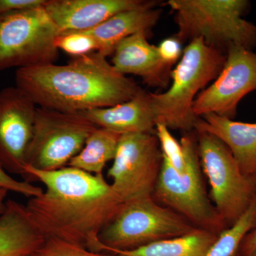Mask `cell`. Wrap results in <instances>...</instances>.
<instances>
[{
    "label": "cell",
    "mask_w": 256,
    "mask_h": 256,
    "mask_svg": "<svg viewBox=\"0 0 256 256\" xmlns=\"http://www.w3.org/2000/svg\"><path fill=\"white\" fill-rule=\"evenodd\" d=\"M24 180L40 182L46 188L25 205L45 238L96 252L99 234L122 203L104 175L68 166L54 171L26 166Z\"/></svg>",
    "instance_id": "obj_1"
},
{
    "label": "cell",
    "mask_w": 256,
    "mask_h": 256,
    "mask_svg": "<svg viewBox=\"0 0 256 256\" xmlns=\"http://www.w3.org/2000/svg\"><path fill=\"white\" fill-rule=\"evenodd\" d=\"M15 86L37 107L66 112L112 107L130 100L141 89L97 52L74 57L65 65L18 69Z\"/></svg>",
    "instance_id": "obj_2"
},
{
    "label": "cell",
    "mask_w": 256,
    "mask_h": 256,
    "mask_svg": "<svg viewBox=\"0 0 256 256\" xmlns=\"http://www.w3.org/2000/svg\"><path fill=\"white\" fill-rule=\"evenodd\" d=\"M226 53L194 38L183 50L180 62L170 73L171 86L163 94L151 92L156 124L190 132L198 118L193 105L200 90L222 72Z\"/></svg>",
    "instance_id": "obj_3"
},
{
    "label": "cell",
    "mask_w": 256,
    "mask_h": 256,
    "mask_svg": "<svg viewBox=\"0 0 256 256\" xmlns=\"http://www.w3.org/2000/svg\"><path fill=\"white\" fill-rule=\"evenodd\" d=\"M175 13L180 42L201 38L206 44L226 53L230 45L252 50L256 25L244 20L250 8L247 0H170Z\"/></svg>",
    "instance_id": "obj_4"
},
{
    "label": "cell",
    "mask_w": 256,
    "mask_h": 256,
    "mask_svg": "<svg viewBox=\"0 0 256 256\" xmlns=\"http://www.w3.org/2000/svg\"><path fill=\"white\" fill-rule=\"evenodd\" d=\"M196 228L182 216L156 202L152 195L140 196L122 202L99 234L96 252L132 250L180 236Z\"/></svg>",
    "instance_id": "obj_5"
},
{
    "label": "cell",
    "mask_w": 256,
    "mask_h": 256,
    "mask_svg": "<svg viewBox=\"0 0 256 256\" xmlns=\"http://www.w3.org/2000/svg\"><path fill=\"white\" fill-rule=\"evenodd\" d=\"M186 170L178 174L162 156L161 170L152 196L195 227L220 234L228 228L207 195L202 180L197 141L190 133L180 141Z\"/></svg>",
    "instance_id": "obj_6"
},
{
    "label": "cell",
    "mask_w": 256,
    "mask_h": 256,
    "mask_svg": "<svg viewBox=\"0 0 256 256\" xmlns=\"http://www.w3.org/2000/svg\"><path fill=\"white\" fill-rule=\"evenodd\" d=\"M60 34L44 6L0 15V72L54 64Z\"/></svg>",
    "instance_id": "obj_7"
},
{
    "label": "cell",
    "mask_w": 256,
    "mask_h": 256,
    "mask_svg": "<svg viewBox=\"0 0 256 256\" xmlns=\"http://www.w3.org/2000/svg\"><path fill=\"white\" fill-rule=\"evenodd\" d=\"M196 132L198 158L210 183V198L222 220L230 226L255 200V180L242 174L232 152L220 140L208 133Z\"/></svg>",
    "instance_id": "obj_8"
},
{
    "label": "cell",
    "mask_w": 256,
    "mask_h": 256,
    "mask_svg": "<svg viewBox=\"0 0 256 256\" xmlns=\"http://www.w3.org/2000/svg\"><path fill=\"white\" fill-rule=\"evenodd\" d=\"M97 128L79 112L37 107L26 166L54 171L68 166Z\"/></svg>",
    "instance_id": "obj_9"
},
{
    "label": "cell",
    "mask_w": 256,
    "mask_h": 256,
    "mask_svg": "<svg viewBox=\"0 0 256 256\" xmlns=\"http://www.w3.org/2000/svg\"><path fill=\"white\" fill-rule=\"evenodd\" d=\"M162 153L156 133L121 136L108 175L122 202L152 195L161 170Z\"/></svg>",
    "instance_id": "obj_10"
},
{
    "label": "cell",
    "mask_w": 256,
    "mask_h": 256,
    "mask_svg": "<svg viewBox=\"0 0 256 256\" xmlns=\"http://www.w3.org/2000/svg\"><path fill=\"white\" fill-rule=\"evenodd\" d=\"M256 90V53L238 45L227 48L222 72L198 94L193 105L196 118L213 114L233 120L240 100Z\"/></svg>",
    "instance_id": "obj_11"
},
{
    "label": "cell",
    "mask_w": 256,
    "mask_h": 256,
    "mask_svg": "<svg viewBox=\"0 0 256 256\" xmlns=\"http://www.w3.org/2000/svg\"><path fill=\"white\" fill-rule=\"evenodd\" d=\"M37 106L18 87L0 90V165L24 178Z\"/></svg>",
    "instance_id": "obj_12"
},
{
    "label": "cell",
    "mask_w": 256,
    "mask_h": 256,
    "mask_svg": "<svg viewBox=\"0 0 256 256\" xmlns=\"http://www.w3.org/2000/svg\"><path fill=\"white\" fill-rule=\"evenodd\" d=\"M158 4L150 0H46L44 8L63 33L88 31L121 12Z\"/></svg>",
    "instance_id": "obj_13"
},
{
    "label": "cell",
    "mask_w": 256,
    "mask_h": 256,
    "mask_svg": "<svg viewBox=\"0 0 256 256\" xmlns=\"http://www.w3.org/2000/svg\"><path fill=\"white\" fill-rule=\"evenodd\" d=\"M148 33L139 32L124 38L112 52V65L118 73L138 76L150 86L166 88L171 68L160 58L158 46L148 41Z\"/></svg>",
    "instance_id": "obj_14"
},
{
    "label": "cell",
    "mask_w": 256,
    "mask_h": 256,
    "mask_svg": "<svg viewBox=\"0 0 256 256\" xmlns=\"http://www.w3.org/2000/svg\"><path fill=\"white\" fill-rule=\"evenodd\" d=\"M194 130L220 140L232 152L242 174L256 178V124L210 114L197 119Z\"/></svg>",
    "instance_id": "obj_15"
},
{
    "label": "cell",
    "mask_w": 256,
    "mask_h": 256,
    "mask_svg": "<svg viewBox=\"0 0 256 256\" xmlns=\"http://www.w3.org/2000/svg\"><path fill=\"white\" fill-rule=\"evenodd\" d=\"M79 114L98 128H106L120 134L154 133L156 130L151 92L142 88L132 99L118 105Z\"/></svg>",
    "instance_id": "obj_16"
},
{
    "label": "cell",
    "mask_w": 256,
    "mask_h": 256,
    "mask_svg": "<svg viewBox=\"0 0 256 256\" xmlns=\"http://www.w3.org/2000/svg\"><path fill=\"white\" fill-rule=\"evenodd\" d=\"M45 240L26 206L8 200L0 215V256H32Z\"/></svg>",
    "instance_id": "obj_17"
},
{
    "label": "cell",
    "mask_w": 256,
    "mask_h": 256,
    "mask_svg": "<svg viewBox=\"0 0 256 256\" xmlns=\"http://www.w3.org/2000/svg\"><path fill=\"white\" fill-rule=\"evenodd\" d=\"M160 10L156 8H142L121 12L111 16L98 26L88 30L98 46L97 53L107 58L119 42L139 33H148L159 21Z\"/></svg>",
    "instance_id": "obj_18"
},
{
    "label": "cell",
    "mask_w": 256,
    "mask_h": 256,
    "mask_svg": "<svg viewBox=\"0 0 256 256\" xmlns=\"http://www.w3.org/2000/svg\"><path fill=\"white\" fill-rule=\"evenodd\" d=\"M218 234L196 228L190 233L132 249L106 248L102 252L119 256H206Z\"/></svg>",
    "instance_id": "obj_19"
},
{
    "label": "cell",
    "mask_w": 256,
    "mask_h": 256,
    "mask_svg": "<svg viewBox=\"0 0 256 256\" xmlns=\"http://www.w3.org/2000/svg\"><path fill=\"white\" fill-rule=\"evenodd\" d=\"M121 136L106 128H96L68 166L92 174H102L108 162L116 156Z\"/></svg>",
    "instance_id": "obj_20"
},
{
    "label": "cell",
    "mask_w": 256,
    "mask_h": 256,
    "mask_svg": "<svg viewBox=\"0 0 256 256\" xmlns=\"http://www.w3.org/2000/svg\"><path fill=\"white\" fill-rule=\"evenodd\" d=\"M256 224V197L246 212L233 225L220 232L206 256H236L240 244Z\"/></svg>",
    "instance_id": "obj_21"
},
{
    "label": "cell",
    "mask_w": 256,
    "mask_h": 256,
    "mask_svg": "<svg viewBox=\"0 0 256 256\" xmlns=\"http://www.w3.org/2000/svg\"><path fill=\"white\" fill-rule=\"evenodd\" d=\"M154 133L162 156L178 174H183L186 170L184 153L181 143L178 142L170 132V129L162 124H156Z\"/></svg>",
    "instance_id": "obj_22"
},
{
    "label": "cell",
    "mask_w": 256,
    "mask_h": 256,
    "mask_svg": "<svg viewBox=\"0 0 256 256\" xmlns=\"http://www.w3.org/2000/svg\"><path fill=\"white\" fill-rule=\"evenodd\" d=\"M55 44L58 50H63L74 57L90 54L98 50L95 38L86 32L60 33L56 40Z\"/></svg>",
    "instance_id": "obj_23"
},
{
    "label": "cell",
    "mask_w": 256,
    "mask_h": 256,
    "mask_svg": "<svg viewBox=\"0 0 256 256\" xmlns=\"http://www.w3.org/2000/svg\"><path fill=\"white\" fill-rule=\"evenodd\" d=\"M32 256H119L96 252L87 248L68 242L46 239L43 245Z\"/></svg>",
    "instance_id": "obj_24"
},
{
    "label": "cell",
    "mask_w": 256,
    "mask_h": 256,
    "mask_svg": "<svg viewBox=\"0 0 256 256\" xmlns=\"http://www.w3.org/2000/svg\"><path fill=\"white\" fill-rule=\"evenodd\" d=\"M0 190L15 192L24 196L32 198L38 196L43 192V188L34 186L26 181H18L6 172L0 165Z\"/></svg>",
    "instance_id": "obj_25"
},
{
    "label": "cell",
    "mask_w": 256,
    "mask_h": 256,
    "mask_svg": "<svg viewBox=\"0 0 256 256\" xmlns=\"http://www.w3.org/2000/svg\"><path fill=\"white\" fill-rule=\"evenodd\" d=\"M158 50L162 60L170 68L181 58L183 53L182 42L176 36L164 38L160 42Z\"/></svg>",
    "instance_id": "obj_26"
},
{
    "label": "cell",
    "mask_w": 256,
    "mask_h": 256,
    "mask_svg": "<svg viewBox=\"0 0 256 256\" xmlns=\"http://www.w3.org/2000/svg\"><path fill=\"white\" fill-rule=\"evenodd\" d=\"M46 2V0H0V15L18 10L41 8Z\"/></svg>",
    "instance_id": "obj_27"
},
{
    "label": "cell",
    "mask_w": 256,
    "mask_h": 256,
    "mask_svg": "<svg viewBox=\"0 0 256 256\" xmlns=\"http://www.w3.org/2000/svg\"><path fill=\"white\" fill-rule=\"evenodd\" d=\"M256 184V178H255ZM256 250V224L255 227L244 238L240 248H239L238 254L240 256H246L252 254Z\"/></svg>",
    "instance_id": "obj_28"
},
{
    "label": "cell",
    "mask_w": 256,
    "mask_h": 256,
    "mask_svg": "<svg viewBox=\"0 0 256 256\" xmlns=\"http://www.w3.org/2000/svg\"><path fill=\"white\" fill-rule=\"evenodd\" d=\"M8 190H0V215L4 212L5 207H6V197L8 194Z\"/></svg>",
    "instance_id": "obj_29"
},
{
    "label": "cell",
    "mask_w": 256,
    "mask_h": 256,
    "mask_svg": "<svg viewBox=\"0 0 256 256\" xmlns=\"http://www.w3.org/2000/svg\"><path fill=\"white\" fill-rule=\"evenodd\" d=\"M246 256H256V250L252 252V254H248V255Z\"/></svg>",
    "instance_id": "obj_30"
}]
</instances>
